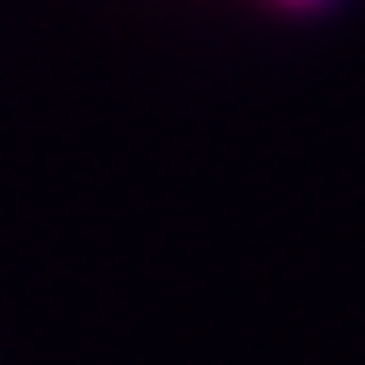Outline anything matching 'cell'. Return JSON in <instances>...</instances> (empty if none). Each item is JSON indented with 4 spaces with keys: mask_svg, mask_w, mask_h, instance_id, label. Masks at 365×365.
I'll use <instances>...</instances> for the list:
<instances>
[{
    "mask_svg": "<svg viewBox=\"0 0 365 365\" xmlns=\"http://www.w3.org/2000/svg\"><path fill=\"white\" fill-rule=\"evenodd\" d=\"M274 6H284V11H325L330 0H274Z\"/></svg>",
    "mask_w": 365,
    "mask_h": 365,
    "instance_id": "6da1fadb",
    "label": "cell"
}]
</instances>
